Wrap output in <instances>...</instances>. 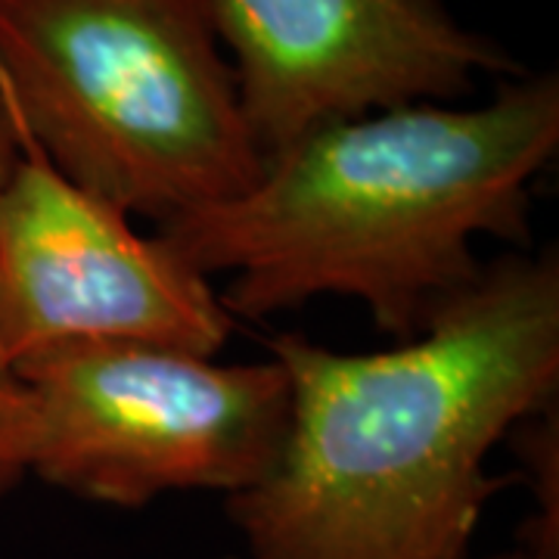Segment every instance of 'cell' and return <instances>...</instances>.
I'll use <instances>...</instances> for the list:
<instances>
[{"label": "cell", "mask_w": 559, "mask_h": 559, "mask_svg": "<svg viewBox=\"0 0 559 559\" xmlns=\"http://www.w3.org/2000/svg\"><path fill=\"white\" fill-rule=\"evenodd\" d=\"M289 423L267 476L227 498L249 559H466L503 479L488 454L557 404L559 259L481 267L419 336L336 352L271 342Z\"/></svg>", "instance_id": "obj_1"}, {"label": "cell", "mask_w": 559, "mask_h": 559, "mask_svg": "<svg viewBox=\"0 0 559 559\" xmlns=\"http://www.w3.org/2000/svg\"><path fill=\"white\" fill-rule=\"evenodd\" d=\"M557 146L559 79L520 75L481 106L320 124L267 156L242 197L156 234L202 277H227L234 320L342 296L407 342L479 280L476 240L528 242L532 183Z\"/></svg>", "instance_id": "obj_2"}, {"label": "cell", "mask_w": 559, "mask_h": 559, "mask_svg": "<svg viewBox=\"0 0 559 559\" xmlns=\"http://www.w3.org/2000/svg\"><path fill=\"white\" fill-rule=\"evenodd\" d=\"M0 121L156 227L237 200L264 171L212 0H0Z\"/></svg>", "instance_id": "obj_3"}, {"label": "cell", "mask_w": 559, "mask_h": 559, "mask_svg": "<svg viewBox=\"0 0 559 559\" xmlns=\"http://www.w3.org/2000/svg\"><path fill=\"white\" fill-rule=\"evenodd\" d=\"M25 479L106 507L171 491L234 498L274 466L289 423L277 360L215 364L190 352L87 342L13 367Z\"/></svg>", "instance_id": "obj_4"}, {"label": "cell", "mask_w": 559, "mask_h": 559, "mask_svg": "<svg viewBox=\"0 0 559 559\" xmlns=\"http://www.w3.org/2000/svg\"><path fill=\"white\" fill-rule=\"evenodd\" d=\"M234 318L212 280L100 197L16 146L0 178V364L134 342L215 358Z\"/></svg>", "instance_id": "obj_5"}, {"label": "cell", "mask_w": 559, "mask_h": 559, "mask_svg": "<svg viewBox=\"0 0 559 559\" xmlns=\"http://www.w3.org/2000/svg\"><path fill=\"white\" fill-rule=\"evenodd\" d=\"M261 156L320 124L454 103L479 75L520 72L444 0H212Z\"/></svg>", "instance_id": "obj_6"}, {"label": "cell", "mask_w": 559, "mask_h": 559, "mask_svg": "<svg viewBox=\"0 0 559 559\" xmlns=\"http://www.w3.org/2000/svg\"><path fill=\"white\" fill-rule=\"evenodd\" d=\"M513 444L525 460V476H532V488L538 507L522 525V554L525 559H559V429L557 404L538 417L520 423L513 432Z\"/></svg>", "instance_id": "obj_7"}, {"label": "cell", "mask_w": 559, "mask_h": 559, "mask_svg": "<svg viewBox=\"0 0 559 559\" xmlns=\"http://www.w3.org/2000/svg\"><path fill=\"white\" fill-rule=\"evenodd\" d=\"M488 559H525V554H522V547H513V550H507V554H495V557Z\"/></svg>", "instance_id": "obj_8"}]
</instances>
